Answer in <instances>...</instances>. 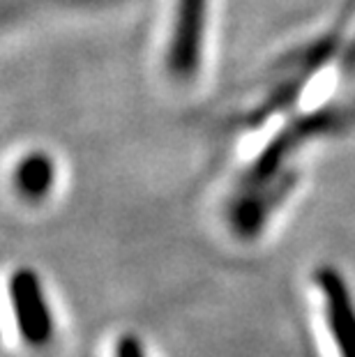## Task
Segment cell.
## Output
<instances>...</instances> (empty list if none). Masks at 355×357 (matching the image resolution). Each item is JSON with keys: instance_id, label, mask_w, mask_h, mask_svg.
<instances>
[{"instance_id": "cell-1", "label": "cell", "mask_w": 355, "mask_h": 357, "mask_svg": "<svg viewBox=\"0 0 355 357\" xmlns=\"http://www.w3.org/2000/svg\"><path fill=\"white\" fill-rule=\"evenodd\" d=\"M210 5L213 0H173L166 42V72L176 81H190L201 70Z\"/></svg>"}, {"instance_id": "cell-2", "label": "cell", "mask_w": 355, "mask_h": 357, "mask_svg": "<svg viewBox=\"0 0 355 357\" xmlns=\"http://www.w3.org/2000/svg\"><path fill=\"white\" fill-rule=\"evenodd\" d=\"M7 291L21 339L33 348H44L54 339L56 328L42 277L30 268H19L10 277Z\"/></svg>"}, {"instance_id": "cell-3", "label": "cell", "mask_w": 355, "mask_h": 357, "mask_svg": "<svg viewBox=\"0 0 355 357\" xmlns=\"http://www.w3.org/2000/svg\"><path fill=\"white\" fill-rule=\"evenodd\" d=\"M58 166L44 150H30L17 159L12 169V189L21 201L40 203L54 192Z\"/></svg>"}, {"instance_id": "cell-4", "label": "cell", "mask_w": 355, "mask_h": 357, "mask_svg": "<svg viewBox=\"0 0 355 357\" xmlns=\"http://www.w3.org/2000/svg\"><path fill=\"white\" fill-rule=\"evenodd\" d=\"M116 357H146V351H143V344L134 334H125L116 344Z\"/></svg>"}]
</instances>
